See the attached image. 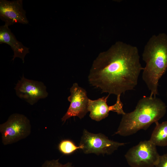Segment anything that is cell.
Instances as JSON below:
<instances>
[{
	"instance_id": "obj_5",
	"label": "cell",
	"mask_w": 167,
	"mask_h": 167,
	"mask_svg": "<svg viewBox=\"0 0 167 167\" xmlns=\"http://www.w3.org/2000/svg\"><path fill=\"white\" fill-rule=\"evenodd\" d=\"M160 156L156 146L148 140L140 141L130 148L125 156L131 167H154Z\"/></svg>"
},
{
	"instance_id": "obj_3",
	"label": "cell",
	"mask_w": 167,
	"mask_h": 167,
	"mask_svg": "<svg viewBox=\"0 0 167 167\" xmlns=\"http://www.w3.org/2000/svg\"><path fill=\"white\" fill-rule=\"evenodd\" d=\"M142 59L146 63L142 78L150 91L151 96L158 94L159 81L167 68V35H153L145 45Z\"/></svg>"
},
{
	"instance_id": "obj_13",
	"label": "cell",
	"mask_w": 167,
	"mask_h": 167,
	"mask_svg": "<svg viewBox=\"0 0 167 167\" xmlns=\"http://www.w3.org/2000/svg\"><path fill=\"white\" fill-rule=\"evenodd\" d=\"M58 148L62 153L65 155H69L74 153L78 149H82L83 147L81 145L79 146H77L71 140L65 139L60 143Z\"/></svg>"
},
{
	"instance_id": "obj_6",
	"label": "cell",
	"mask_w": 167,
	"mask_h": 167,
	"mask_svg": "<svg viewBox=\"0 0 167 167\" xmlns=\"http://www.w3.org/2000/svg\"><path fill=\"white\" fill-rule=\"evenodd\" d=\"M125 144L126 143L110 140L101 133H92L84 129L79 145L82 146V150L84 153L99 155L111 154L119 147Z\"/></svg>"
},
{
	"instance_id": "obj_12",
	"label": "cell",
	"mask_w": 167,
	"mask_h": 167,
	"mask_svg": "<svg viewBox=\"0 0 167 167\" xmlns=\"http://www.w3.org/2000/svg\"><path fill=\"white\" fill-rule=\"evenodd\" d=\"M155 127L149 140L156 146L164 147L167 145V121L159 123H155Z\"/></svg>"
},
{
	"instance_id": "obj_1",
	"label": "cell",
	"mask_w": 167,
	"mask_h": 167,
	"mask_svg": "<svg viewBox=\"0 0 167 167\" xmlns=\"http://www.w3.org/2000/svg\"><path fill=\"white\" fill-rule=\"evenodd\" d=\"M135 46L118 41L94 61L88 75L89 83L102 92L117 96L134 89L143 70Z\"/></svg>"
},
{
	"instance_id": "obj_14",
	"label": "cell",
	"mask_w": 167,
	"mask_h": 167,
	"mask_svg": "<svg viewBox=\"0 0 167 167\" xmlns=\"http://www.w3.org/2000/svg\"><path fill=\"white\" fill-rule=\"evenodd\" d=\"M59 159L46 161L42 165V167H72V163L68 162L63 165L59 162Z\"/></svg>"
},
{
	"instance_id": "obj_11",
	"label": "cell",
	"mask_w": 167,
	"mask_h": 167,
	"mask_svg": "<svg viewBox=\"0 0 167 167\" xmlns=\"http://www.w3.org/2000/svg\"><path fill=\"white\" fill-rule=\"evenodd\" d=\"M2 43L8 45L13 50L14 55L12 60L19 58L24 62L25 56L29 53V48L18 41L9 27L5 24L0 27V44Z\"/></svg>"
},
{
	"instance_id": "obj_2",
	"label": "cell",
	"mask_w": 167,
	"mask_h": 167,
	"mask_svg": "<svg viewBox=\"0 0 167 167\" xmlns=\"http://www.w3.org/2000/svg\"><path fill=\"white\" fill-rule=\"evenodd\" d=\"M166 106L160 98L144 96L138 101L132 111L122 115L115 134L126 136L139 130H146L165 114Z\"/></svg>"
},
{
	"instance_id": "obj_9",
	"label": "cell",
	"mask_w": 167,
	"mask_h": 167,
	"mask_svg": "<svg viewBox=\"0 0 167 167\" xmlns=\"http://www.w3.org/2000/svg\"><path fill=\"white\" fill-rule=\"evenodd\" d=\"M23 7V0H0V19L9 26L19 23L28 24L29 21Z\"/></svg>"
},
{
	"instance_id": "obj_7",
	"label": "cell",
	"mask_w": 167,
	"mask_h": 167,
	"mask_svg": "<svg viewBox=\"0 0 167 167\" xmlns=\"http://www.w3.org/2000/svg\"><path fill=\"white\" fill-rule=\"evenodd\" d=\"M14 89L19 98L31 105L40 99L46 98L48 95L46 87L43 82L27 79L23 75Z\"/></svg>"
},
{
	"instance_id": "obj_15",
	"label": "cell",
	"mask_w": 167,
	"mask_h": 167,
	"mask_svg": "<svg viewBox=\"0 0 167 167\" xmlns=\"http://www.w3.org/2000/svg\"><path fill=\"white\" fill-rule=\"evenodd\" d=\"M156 167H167V153L160 156Z\"/></svg>"
},
{
	"instance_id": "obj_16",
	"label": "cell",
	"mask_w": 167,
	"mask_h": 167,
	"mask_svg": "<svg viewBox=\"0 0 167 167\" xmlns=\"http://www.w3.org/2000/svg\"></svg>"
},
{
	"instance_id": "obj_4",
	"label": "cell",
	"mask_w": 167,
	"mask_h": 167,
	"mask_svg": "<svg viewBox=\"0 0 167 167\" xmlns=\"http://www.w3.org/2000/svg\"><path fill=\"white\" fill-rule=\"evenodd\" d=\"M0 131L4 145L15 143L30 135L31 132L30 121L24 115L13 113L6 122L0 124Z\"/></svg>"
},
{
	"instance_id": "obj_8",
	"label": "cell",
	"mask_w": 167,
	"mask_h": 167,
	"mask_svg": "<svg viewBox=\"0 0 167 167\" xmlns=\"http://www.w3.org/2000/svg\"><path fill=\"white\" fill-rule=\"evenodd\" d=\"M71 94L67 99L70 102L67 110L61 118L65 122L71 117L77 116L80 119L83 118L88 112L89 98L85 90L75 83L70 88Z\"/></svg>"
},
{
	"instance_id": "obj_10",
	"label": "cell",
	"mask_w": 167,
	"mask_h": 167,
	"mask_svg": "<svg viewBox=\"0 0 167 167\" xmlns=\"http://www.w3.org/2000/svg\"><path fill=\"white\" fill-rule=\"evenodd\" d=\"M109 94L97 99H89L88 110L90 112L89 117L92 120L100 121L107 117L110 111L116 112L118 114L123 115V104L120 99V95L117 96L116 103L113 105L109 106L107 103Z\"/></svg>"
}]
</instances>
